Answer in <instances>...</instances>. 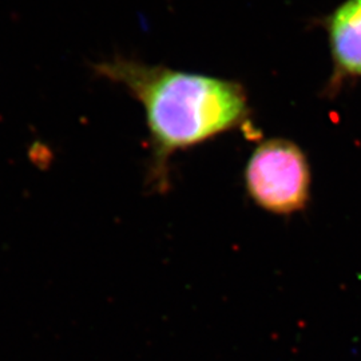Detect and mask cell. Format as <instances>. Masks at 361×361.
Listing matches in <instances>:
<instances>
[{
	"mask_svg": "<svg viewBox=\"0 0 361 361\" xmlns=\"http://www.w3.org/2000/svg\"><path fill=\"white\" fill-rule=\"evenodd\" d=\"M104 73L142 104L150 137V180L169 186L171 157L234 130L250 128L243 86L219 78L118 61Z\"/></svg>",
	"mask_w": 361,
	"mask_h": 361,
	"instance_id": "obj_1",
	"label": "cell"
},
{
	"mask_svg": "<svg viewBox=\"0 0 361 361\" xmlns=\"http://www.w3.org/2000/svg\"><path fill=\"white\" fill-rule=\"evenodd\" d=\"M244 186L253 204L271 214L300 213L310 201L308 157L290 140H265L258 143L246 161Z\"/></svg>",
	"mask_w": 361,
	"mask_h": 361,
	"instance_id": "obj_2",
	"label": "cell"
},
{
	"mask_svg": "<svg viewBox=\"0 0 361 361\" xmlns=\"http://www.w3.org/2000/svg\"><path fill=\"white\" fill-rule=\"evenodd\" d=\"M329 35L338 75L361 77V0H348L336 11Z\"/></svg>",
	"mask_w": 361,
	"mask_h": 361,
	"instance_id": "obj_3",
	"label": "cell"
}]
</instances>
